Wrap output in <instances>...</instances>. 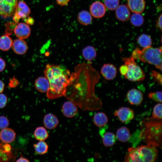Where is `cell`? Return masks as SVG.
Returning <instances> with one entry per match:
<instances>
[{
  "label": "cell",
  "mask_w": 162,
  "mask_h": 162,
  "mask_svg": "<svg viewBox=\"0 0 162 162\" xmlns=\"http://www.w3.org/2000/svg\"><path fill=\"white\" fill-rule=\"evenodd\" d=\"M74 70L64 96L83 110H98L102 104L94 92L100 79L98 72L86 63L78 64Z\"/></svg>",
  "instance_id": "cell-1"
},
{
  "label": "cell",
  "mask_w": 162,
  "mask_h": 162,
  "mask_svg": "<svg viewBox=\"0 0 162 162\" xmlns=\"http://www.w3.org/2000/svg\"><path fill=\"white\" fill-rule=\"evenodd\" d=\"M44 74L50 84L47 97L53 99L64 96L70 82V71L61 65L48 64L46 66Z\"/></svg>",
  "instance_id": "cell-2"
},
{
  "label": "cell",
  "mask_w": 162,
  "mask_h": 162,
  "mask_svg": "<svg viewBox=\"0 0 162 162\" xmlns=\"http://www.w3.org/2000/svg\"><path fill=\"white\" fill-rule=\"evenodd\" d=\"M141 131L139 138L146 144L160 148L162 145V119L147 118L140 123Z\"/></svg>",
  "instance_id": "cell-3"
},
{
  "label": "cell",
  "mask_w": 162,
  "mask_h": 162,
  "mask_svg": "<svg viewBox=\"0 0 162 162\" xmlns=\"http://www.w3.org/2000/svg\"><path fill=\"white\" fill-rule=\"evenodd\" d=\"M158 151L157 147L146 144L128 149L124 158L126 162H154L157 158Z\"/></svg>",
  "instance_id": "cell-4"
},
{
  "label": "cell",
  "mask_w": 162,
  "mask_h": 162,
  "mask_svg": "<svg viewBox=\"0 0 162 162\" xmlns=\"http://www.w3.org/2000/svg\"><path fill=\"white\" fill-rule=\"evenodd\" d=\"M134 59H139L144 63L153 65L162 70V47L153 48L151 46L141 50L136 47L131 56Z\"/></svg>",
  "instance_id": "cell-5"
},
{
  "label": "cell",
  "mask_w": 162,
  "mask_h": 162,
  "mask_svg": "<svg viewBox=\"0 0 162 162\" xmlns=\"http://www.w3.org/2000/svg\"><path fill=\"white\" fill-rule=\"evenodd\" d=\"M122 60L128 68L124 76L126 79L132 82L140 81L145 79V74L144 72L131 56L128 58H122Z\"/></svg>",
  "instance_id": "cell-6"
},
{
  "label": "cell",
  "mask_w": 162,
  "mask_h": 162,
  "mask_svg": "<svg viewBox=\"0 0 162 162\" xmlns=\"http://www.w3.org/2000/svg\"><path fill=\"white\" fill-rule=\"evenodd\" d=\"M18 0H0V16L6 18L14 14Z\"/></svg>",
  "instance_id": "cell-7"
},
{
  "label": "cell",
  "mask_w": 162,
  "mask_h": 162,
  "mask_svg": "<svg viewBox=\"0 0 162 162\" xmlns=\"http://www.w3.org/2000/svg\"><path fill=\"white\" fill-rule=\"evenodd\" d=\"M30 13L29 8L23 1H20L18 2L13 16L15 22H19L20 18L27 17Z\"/></svg>",
  "instance_id": "cell-8"
},
{
  "label": "cell",
  "mask_w": 162,
  "mask_h": 162,
  "mask_svg": "<svg viewBox=\"0 0 162 162\" xmlns=\"http://www.w3.org/2000/svg\"><path fill=\"white\" fill-rule=\"evenodd\" d=\"M114 114L123 123L131 120L134 117V111L129 107H125L120 108L115 111Z\"/></svg>",
  "instance_id": "cell-9"
},
{
  "label": "cell",
  "mask_w": 162,
  "mask_h": 162,
  "mask_svg": "<svg viewBox=\"0 0 162 162\" xmlns=\"http://www.w3.org/2000/svg\"><path fill=\"white\" fill-rule=\"evenodd\" d=\"M126 98L131 104L139 105L143 100V95L140 91L133 88L128 92L126 94Z\"/></svg>",
  "instance_id": "cell-10"
},
{
  "label": "cell",
  "mask_w": 162,
  "mask_h": 162,
  "mask_svg": "<svg viewBox=\"0 0 162 162\" xmlns=\"http://www.w3.org/2000/svg\"><path fill=\"white\" fill-rule=\"evenodd\" d=\"M90 11L91 14L94 17L101 18L104 16L106 13V7L101 2L96 1L91 5Z\"/></svg>",
  "instance_id": "cell-11"
},
{
  "label": "cell",
  "mask_w": 162,
  "mask_h": 162,
  "mask_svg": "<svg viewBox=\"0 0 162 162\" xmlns=\"http://www.w3.org/2000/svg\"><path fill=\"white\" fill-rule=\"evenodd\" d=\"M77 106L71 101L65 102L62 107V111L64 115L66 117L71 118L77 113Z\"/></svg>",
  "instance_id": "cell-12"
},
{
  "label": "cell",
  "mask_w": 162,
  "mask_h": 162,
  "mask_svg": "<svg viewBox=\"0 0 162 162\" xmlns=\"http://www.w3.org/2000/svg\"><path fill=\"white\" fill-rule=\"evenodd\" d=\"M31 32L29 26L26 24L22 22L19 23L16 26L14 29L16 36L21 39L28 38Z\"/></svg>",
  "instance_id": "cell-13"
},
{
  "label": "cell",
  "mask_w": 162,
  "mask_h": 162,
  "mask_svg": "<svg viewBox=\"0 0 162 162\" xmlns=\"http://www.w3.org/2000/svg\"><path fill=\"white\" fill-rule=\"evenodd\" d=\"M117 73L116 67L113 64H104L100 70V73L104 78L107 80H111L115 77Z\"/></svg>",
  "instance_id": "cell-14"
},
{
  "label": "cell",
  "mask_w": 162,
  "mask_h": 162,
  "mask_svg": "<svg viewBox=\"0 0 162 162\" xmlns=\"http://www.w3.org/2000/svg\"><path fill=\"white\" fill-rule=\"evenodd\" d=\"M130 15V9L125 4L119 5L115 10L116 18L122 22L127 21L129 19Z\"/></svg>",
  "instance_id": "cell-15"
},
{
  "label": "cell",
  "mask_w": 162,
  "mask_h": 162,
  "mask_svg": "<svg viewBox=\"0 0 162 162\" xmlns=\"http://www.w3.org/2000/svg\"><path fill=\"white\" fill-rule=\"evenodd\" d=\"M127 6L134 13H142L144 10L145 0H127Z\"/></svg>",
  "instance_id": "cell-16"
},
{
  "label": "cell",
  "mask_w": 162,
  "mask_h": 162,
  "mask_svg": "<svg viewBox=\"0 0 162 162\" xmlns=\"http://www.w3.org/2000/svg\"><path fill=\"white\" fill-rule=\"evenodd\" d=\"M14 51L19 55H23L27 52L28 47L27 44L23 39H16L12 42V46Z\"/></svg>",
  "instance_id": "cell-17"
},
{
  "label": "cell",
  "mask_w": 162,
  "mask_h": 162,
  "mask_svg": "<svg viewBox=\"0 0 162 162\" xmlns=\"http://www.w3.org/2000/svg\"><path fill=\"white\" fill-rule=\"evenodd\" d=\"M16 134L13 130L6 128L0 132V140L4 143H10L14 140Z\"/></svg>",
  "instance_id": "cell-18"
},
{
  "label": "cell",
  "mask_w": 162,
  "mask_h": 162,
  "mask_svg": "<svg viewBox=\"0 0 162 162\" xmlns=\"http://www.w3.org/2000/svg\"><path fill=\"white\" fill-rule=\"evenodd\" d=\"M58 123V120L54 115L49 113L44 116L43 124L46 128L50 130L54 129L57 127Z\"/></svg>",
  "instance_id": "cell-19"
},
{
  "label": "cell",
  "mask_w": 162,
  "mask_h": 162,
  "mask_svg": "<svg viewBox=\"0 0 162 162\" xmlns=\"http://www.w3.org/2000/svg\"><path fill=\"white\" fill-rule=\"evenodd\" d=\"M34 86L37 90L44 93L47 92L50 87V84L48 80L45 76H40L35 80Z\"/></svg>",
  "instance_id": "cell-20"
},
{
  "label": "cell",
  "mask_w": 162,
  "mask_h": 162,
  "mask_svg": "<svg viewBox=\"0 0 162 162\" xmlns=\"http://www.w3.org/2000/svg\"><path fill=\"white\" fill-rule=\"evenodd\" d=\"M130 130L125 126L122 127L117 130L116 137L118 140L121 142H127L130 138Z\"/></svg>",
  "instance_id": "cell-21"
},
{
  "label": "cell",
  "mask_w": 162,
  "mask_h": 162,
  "mask_svg": "<svg viewBox=\"0 0 162 162\" xmlns=\"http://www.w3.org/2000/svg\"><path fill=\"white\" fill-rule=\"evenodd\" d=\"M93 122L96 126L99 127H103L107 123L108 118L104 112H98L94 115Z\"/></svg>",
  "instance_id": "cell-22"
},
{
  "label": "cell",
  "mask_w": 162,
  "mask_h": 162,
  "mask_svg": "<svg viewBox=\"0 0 162 162\" xmlns=\"http://www.w3.org/2000/svg\"><path fill=\"white\" fill-rule=\"evenodd\" d=\"M77 20L81 25L87 26L92 22V18L91 14L89 12L86 10H83L78 14Z\"/></svg>",
  "instance_id": "cell-23"
},
{
  "label": "cell",
  "mask_w": 162,
  "mask_h": 162,
  "mask_svg": "<svg viewBox=\"0 0 162 162\" xmlns=\"http://www.w3.org/2000/svg\"><path fill=\"white\" fill-rule=\"evenodd\" d=\"M82 53L84 59L88 61L93 60L97 55L96 50L91 46H88L84 48L82 50Z\"/></svg>",
  "instance_id": "cell-24"
},
{
  "label": "cell",
  "mask_w": 162,
  "mask_h": 162,
  "mask_svg": "<svg viewBox=\"0 0 162 162\" xmlns=\"http://www.w3.org/2000/svg\"><path fill=\"white\" fill-rule=\"evenodd\" d=\"M9 35L4 34L0 37V49L2 51H7L12 46V39Z\"/></svg>",
  "instance_id": "cell-25"
},
{
  "label": "cell",
  "mask_w": 162,
  "mask_h": 162,
  "mask_svg": "<svg viewBox=\"0 0 162 162\" xmlns=\"http://www.w3.org/2000/svg\"><path fill=\"white\" fill-rule=\"evenodd\" d=\"M102 142L104 145L106 147L112 146L116 140V136L113 133L107 132L102 136Z\"/></svg>",
  "instance_id": "cell-26"
},
{
  "label": "cell",
  "mask_w": 162,
  "mask_h": 162,
  "mask_svg": "<svg viewBox=\"0 0 162 162\" xmlns=\"http://www.w3.org/2000/svg\"><path fill=\"white\" fill-rule=\"evenodd\" d=\"M137 41L139 45L143 48L150 46L152 44L150 36L145 34H142L139 36L137 39Z\"/></svg>",
  "instance_id": "cell-27"
},
{
  "label": "cell",
  "mask_w": 162,
  "mask_h": 162,
  "mask_svg": "<svg viewBox=\"0 0 162 162\" xmlns=\"http://www.w3.org/2000/svg\"><path fill=\"white\" fill-rule=\"evenodd\" d=\"M34 135L35 138L39 141H44L49 136L46 129L42 126L38 127L35 129L34 132Z\"/></svg>",
  "instance_id": "cell-28"
},
{
  "label": "cell",
  "mask_w": 162,
  "mask_h": 162,
  "mask_svg": "<svg viewBox=\"0 0 162 162\" xmlns=\"http://www.w3.org/2000/svg\"><path fill=\"white\" fill-rule=\"evenodd\" d=\"M35 152L38 154L43 155L47 153L48 149V146L44 141H40L34 145Z\"/></svg>",
  "instance_id": "cell-29"
},
{
  "label": "cell",
  "mask_w": 162,
  "mask_h": 162,
  "mask_svg": "<svg viewBox=\"0 0 162 162\" xmlns=\"http://www.w3.org/2000/svg\"><path fill=\"white\" fill-rule=\"evenodd\" d=\"M131 23L136 27L142 26L144 22V19L142 15L139 13H134L130 18Z\"/></svg>",
  "instance_id": "cell-30"
},
{
  "label": "cell",
  "mask_w": 162,
  "mask_h": 162,
  "mask_svg": "<svg viewBox=\"0 0 162 162\" xmlns=\"http://www.w3.org/2000/svg\"><path fill=\"white\" fill-rule=\"evenodd\" d=\"M104 5L109 10H115L119 5V0H104Z\"/></svg>",
  "instance_id": "cell-31"
},
{
  "label": "cell",
  "mask_w": 162,
  "mask_h": 162,
  "mask_svg": "<svg viewBox=\"0 0 162 162\" xmlns=\"http://www.w3.org/2000/svg\"><path fill=\"white\" fill-rule=\"evenodd\" d=\"M152 117L153 118L162 119V104L159 103L154 107Z\"/></svg>",
  "instance_id": "cell-32"
},
{
  "label": "cell",
  "mask_w": 162,
  "mask_h": 162,
  "mask_svg": "<svg viewBox=\"0 0 162 162\" xmlns=\"http://www.w3.org/2000/svg\"><path fill=\"white\" fill-rule=\"evenodd\" d=\"M148 97L156 102L161 103L162 92L157 91L154 92H150L148 94Z\"/></svg>",
  "instance_id": "cell-33"
},
{
  "label": "cell",
  "mask_w": 162,
  "mask_h": 162,
  "mask_svg": "<svg viewBox=\"0 0 162 162\" xmlns=\"http://www.w3.org/2000/svg\"><path fill=\"white\" fill-rule=\"evenodd\" d=\"M151 76L159 84L162 85V76L161 74L155 70H152Z\"/></svg>",
  "instance_id": "cell-34"
},
{
  "label": "cell",
  "mask_w": 162,
  "mask_h": 162,
  "mask_svg": "<svg viewBox=\"0 0 162 162\" xmlns=\"http://www.w3.org/2000/svg\"><path fill=\"white\" fill-rule=\"evenodd\" d=\"M9 124V121L7 117L4 116H0V129L7 128Z\"/></svg>",
  "instance_id": "cell-35"
},
{
  "label": "cell",
  "mask_w": 162,
  "mask_h": 162,
  "mask_svg": "<svg viewBox=\"0 0 162 162\" xmlns=\"http://www.w3.org/2000/svg\"><path fill=\"white\" fill-rule=\"evenodd\" d=\"M16 23L14 22H7L6 24L5 33L9 35H10L12 32L14 28H15V25Z\"/></svg>",
  "instance_id": "cell-36"
},
{
  "label": "cell",
  "mask_w": 162,
  "mask_h": 162,
  "mask_svg": "<svg viewBox=\"0 0 162 162\" xmlns=\"http://www.w3.org/2000/svg\"><path fill=\"white\" fill-rule=\"evenodd\" d=\"M7 96L3 94L0 93V108L4 107L7 103Z\"/></svg>",
  "instance_id": "cell-37"
},
{
  "label": "cell",
  "mask_w": 162,
  "mask_h": 162,
  "mask_svg": "<svg viewBox=\"0 0 162 162\" xmlns=\"http://www.w3.org/2000/svg\"><path fill=\"white\" fill-rule=\"evenodd\" d=\"M18 84V80L14 77L10 80L8 86L10 88H14L16 87Z\"/></svg>",
  "instance_id": "cell-38"
},
{
  "label": "cell",
  "mask_w": 162,
  "mask_h": 162,
  "mask_svg": "<svg viewBox=\"0 0 162 162\" xmlns=\"http://www.w3.org/2000/svg\"><path fill=\"white\" fill-rule=\"evenodd\" d=\"M162 15L161 14L157 20L155 24V26L160 31L162 30Z\"/></svg>",
  "instance_id": "cell-39"
},
{
  "label": "cell",
  "mask_w": 162,
  "mask_h": 162,
  "mask_svg": "<svg viewBox=\"0 0 162 162\" xmlns=\"http://www.w3.org/2000/svg\"><path fill=\"white\" fill-rule=\"evenodd\" d=\"M127 69V67L125 64L121 65L119 68V71L120 74L124 76L126 73Z\"/></svg>",
  "instance_id": "cell-40"
},
{
  "label": "cell",
  "mask_w": 162,
  "mask_h": 162,
  "mask_svg": "<svg viewBox=\"0 0 162 162\" xmlns=\"http://www.w3.org/2000/svg\"><path fill=\"white\" fill-rule=\"evenodd\" d=\"M57 4L61 6L67 5L70 0H56Z\"/></svg>",
  "instance_id": "cell-41"
},
{
  "label": "cell",
  "mask_w": 162,
  "mask_h": 162,
  "mask_svg": "<svg viewBox=\"0 0 162 162\" xmlns=\"http://www.w3.org/2000/svg\"><path fill=\"white\" fill-rule=\"evenodd\" d=\"M6 67V63L4 60L0 58V72L4 70Z\"/></svg>",
  "instance_id": "cell-42"
},
{
  "label": "cell",
  "mask_w": 162,
  "mask_h": 162,
  "mask_svg": "<svg viewBox=\"0 0 162 162\" xmlns=\"http://www.w3.org/2000/svg\"><path fill=\"white\" fill-rule=\"evenodd\" d=\"M25 20L26 23L29 25H32L34 22L33 19L31 17H28L25 18Z\"/></svg>",
  "instance_id": "cell-43"
},
{
  "label": "cell",
  "mask_w": 162,
  "mask_h": 162,
  "mask_svg": "<svg viewBox=\"0 0 162 162\" xmlns=\"http://www.w3.org/2000/svg\"><path fill=\"white\" fill-rule=\"evenodd\" d=\"M16 162H29L28 160L24 158L23 157L21 156L20 158L17 160Z\"/></svg>",
  "instance_id": "cell-44"
},
{
  "label": "cell",
  "mask_w": 162,
  "mask_h": 162,
  "mask_svg": "<svg viewBox=\"0 0 162 162\" xmlns=\"http://www.w3.org/2000/svg\"><path fill=\"white\" fill-rule=\"evenodd\" d=\"M4 84L3 82L0 80V93L2 92L4 89Z\"/></svg>",
  "instance_id": "cell-45"
}]
</instances>
